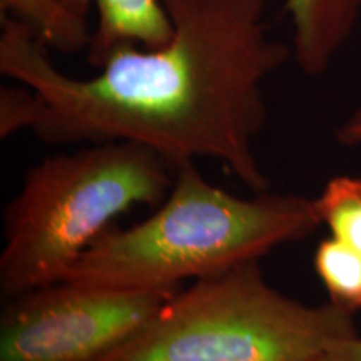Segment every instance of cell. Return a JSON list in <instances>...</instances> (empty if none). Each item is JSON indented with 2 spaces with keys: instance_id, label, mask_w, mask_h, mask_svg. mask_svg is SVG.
Returning a JSON list of instances; mask_svg holds the SVG:
<instances>
[{
  "instance_id": "1",
  "label": "cell",
  "mask_w": 361,
  "mask_h": 361,
  "mask_svg": "<svg viewBox=\"0 0 361 361\" xmlns=\"http://www.w3.org/2000/svg\"><path fill=\"white\" fill-rule=\"evenodd\" d=\"M173 32L147 49L126 44L90 78L54 64L29 27L0 16V72L37 92L32 133L49 144L135 142L176 169L214 159L252 192L269 189L256 156L264 84L293 57L271 34L268 0H162Z\"/></svg>"
},
{
  "instance_id": "2",
  "label": "cell",
  "mask_w": 361,
  "mask_h": 361,
  "mask_svg": "<svg viewBox=\"0 0 361 361\" xmlns=\"http://www.w3.org/2000/svg\"><path fill=\"white\" fill-rule=\"evenodd\" d=\"M322 224L314 200L298 194L234 196L209 183L197 166L174 169L156 213L126 229H107L66 279L107 288H178L259 261Z\"/></svg>"
},
{
  "instance_id": "3",
  "label": "cell",
  "mask_w": 361,
  "mask_h": 361,
  "mask_svg": "<svg viewBox=\"0 0 361 361\" xmlns=\"http://www.w3.org/2000/svg\"><path fill=\"white\" fill-rule=\"evenodd\" d=\"M173 183V166L135 142L85 144L37 162L4 211L2 296L66 279L117 216L159 206Z\"/></svg>"
},
{
  "instance_id": "4",
  "label": "cell",
  "mask_w": 361,
  "mask_h": 361,
  "mask_svg": "<svg viewBox=\"0 0 361 361\" xmlns=\"http://www.w3.org/2000/svg\"><path fill=\"white\" fill-rule=\"evenodd\" d=\"M356 335L355 313L288 298L266 281L259 261H247L176 291L99 361H316Z\"/></svg>"
},
{
  "instance_id": "5",
  "label": "cell",
  "mask_w": 361,
  "mask_h": 361,
  "mask_svg": "<svg viewBox=\"0 0 361 361\" xmlns=\"http://www.w3.org/2000/svg\"><path fill=\"white\" fill-rule=\"evenodd\" d=\"M178 288L62 281L8 298L0 361H99L154 316Z\"/></svg>"
},
{
  "instance_id": "6",
  "label": "cell",
  "mask_w": 361,
  "mask_h": 361,
  "mask_svg": "<svg viewBox=\"0 0 361 361\" xmlns=\"http://www.w3.org/2000/svg\"><path fill=\"white\" fill-rule=\"evenodd\" d=\"M291 52L308 75H322L345 47L361 17V0H284Z\"/></svg>"
},
{
  "instance_id": "7",
  "label": "cell",
  "mask_w": 361,
  "mask_h": 361,
  "mask_svg": "<svg viewBox=\"0 0 361 361\" xmlns=\"http://www.w3.org/2000/svg\"><path fill=\"white\" fill-rule=\"evenodd\" d=\"M75 12L96 16L87 51L90 66L99 67L114 49L126 44L154 49L173 32L162 0H62Z\"/></svg>"
},
{
  "instance_id": "8",
  "label": "cell",
  "mask_w": 361,
  "mask_h": 361,
  "mask_svg": "<svg viewBox=\"0 0 361 361\" xmlns=\"http://www.w3.org/2000/svg\"><path fill=\"white\" fill-rule=\"evenodd\" d=\"M0 13L27 25L40 42L62 54L87 52L92 44L90 17L62 0H0Z\"/></svg>"
},
{
  "instance_id": "9",
  "label": "cell",
  "mask_w": 361,
  "mask_h": 361,
  "mask_svg": "<svg viewBox=\"0 0 361 361\" xmlns=\"http://www.w3.org/2000/svg\"><path fill=\"white\" fill-rule=\"evenodd\" d=\"M313 264L329 303L351 313L361 308V255L335 238H326L316 247Z\"/></svg>"
},
{
  "instance_id": "10",
  "label": "cell",
  "mask_w": 361,
  "mask_h": 361,
  "mask_svg": "<svg viewBox=\"0 0 361 361\" xmlns=\"http://www.w3.org/2000/svg\"><path fill=\"white\" fill-rule=\"evenodd\" d=\"M331 238L361 255V176H336L314 200Z\"/></svg>"
},
{
  "instance_id": "11",
  "label": "cell",
  "mask_w": 361,
  "mask_h": 361,
  "mask_svg": "<svg viewBox=\"0 0 361 361\" xmlns=\"http://www.w3.org/2000/svg\"><path fill=\"white\" fill-rule=\"evenodd\" d=\"M4 84L0 87V137L7 139L19 130H32L39 121L40 101L29 85Z\"/></svg>"
},
{
  "instance_id": "12",
  "label": "cell",
  "mask_w": 361,
  "mask_h": 361,
  "mask_svg": "<svg viewBox=\"0 0 361 361\" xmlns=\"http://www.w3.org/2000/svg\"><path fill=\"white\" fill-rule=\"evenodd\" d=\"M316 361H361V336L356 335L331 343Z\"/></svg>"
},
{
  "instance_id": "13",
  "label": "cell",
  "mask_w": 361,
  "mask_h": 361,
  "mask_svg": "<svg viewBox=\"0 0 361 361\" xmlns=\"http://www.w3.org/2000/svg\"><path fill=\"white\" fill-rule=\"evenodd\" d=\"M336 139L343 146H358L361 144V109L355 111L336 129Z\"/></svg>"
}]
</instances>
